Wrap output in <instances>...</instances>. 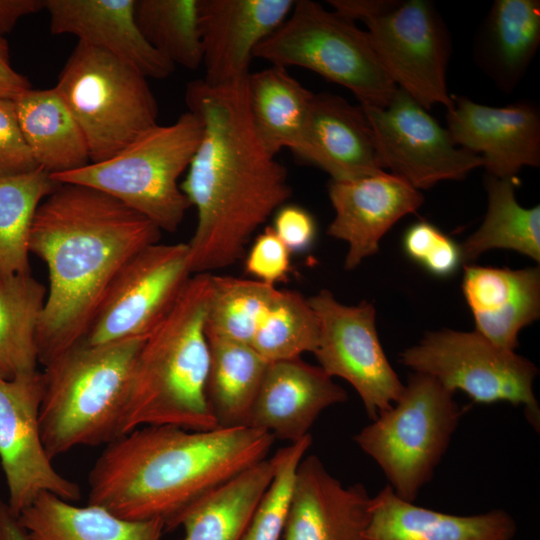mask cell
I'll return each instance as SVG.
<instances>
[{
  "mask_svg": "<svg viewBox=\"0 0 540 540\" xmlns=\"http://www.w3.org/2000/svg\"><path fill=\"white\" fill-rule=\"evenodd\" d=\"M38 168L23 136L15 101L0 98V176L27 173Z\"/></svg>",
  "mask_w": 540,
  "mask_h": 540,
  "instance_id": "obj_39",
  "label": "cell"
},
{
  "mask_svg": "<svg viewBox=\"0 0 540 540\" xmlns=\"http://www.w3.org/2000/svg\"><path fill=\"white\" fill-rule=\"evenodd\" d=\"M32 540H160L161 519H123L104 507L77 506L52 493H41L17 517Z\"/></svg>",
  "mask_w": 540,
  "mask_h": 540,
  "instance_id": "obj_26",
  "label": "cell"
},
{
  "mask_svg": "<svg viewBox=\"0 0 540 540\" xmlns=\"http://www.w3.org/2000/svg\"><path fill=\"white\" fill-rule=\"evenodd\" d=\"M445 234L427 221L411 225L403 236V249L406 255L422 265L437 249Z\"/></svg>",
  "mask_w": 540,
  "mask_h": 540,
  "instance_id": "obj_41",
  "label": "cell"
},
{
  "mask_svg": "<svg viewBox=\"0 0 540 540\" xmlns=\"http://www.w3.org/2000/svg\"><path fill=\"white\" fill-rule=\"evenodd\" d=\"M160 235L149 219L88 186L59 184L42 201L29 238L30 253L49 275L36 335L39 363L83 341L119 270Z\"/></svg>",
  "mask_w": 540,
  "mask_h": 540,
  "instance_id": "obj_2",
  "label": "cell"
},
{
  "mask_svg": "<svg viewBox=\"0 0 540 540\" xmlns=\"http://www.w3.org/2000/svg\"><path fill=\"white\" fill-rule=\"evenodd\" d=\"M372 47L395 85L426 110L453 105L446 82L448 29L428 0H375L362 20Z\"/></svg>",
  "mask_w": 540,
  "mask_h": 540,
  "instance_id": "obj_11",
  "label": "cell"
},
{
  "mask_svg": "<svg viewBox=\"0 0 540 540\" xmlns=\"http://www.w3.org/2000/svg\"><path fill=\"white\" fill-rule=\"evenodd\" d=\"M14 101L23 136L40 168L56 174L90 163L84 134L55 88L29 89Z\"/></svg>",
  "mask_w": 540,
  "mask_h": 540,
  "instance_id": "obj_28",
  "label": "cell"
},
{
  "mask_svg": "<svg viewBox=\"0 0 540 540\" xmlns=\"http://www.w3.org/2000/svg\"><path fill=\"white\" fill-rule=\"evenodd\" d=\"M516 177L488 175V208L481 226L462 245V261L471 264L491 249H508L540 261V206L522 207L516 200Z\"/></svg>",
  "mask_w": 540,
  "mask_h": 540,
  "instance_id": "obj_31",
  "label": "cell"
},
{
  "mask_svg": "<svg viewBox=\"0 0 540 540\" xmlns=\"http://www.w3.org/2000/svg\"><path fill=\"white\" fill-rule=\"evenodd\" d=\"M372 497L344 486L316 455L304 456L293 483L283 540H364Z\"/></svg>",
  "mask_w": 540,
  "mask_h": 540,
  "instance_id": "obj_19",
  "label": "cell"
},
{
  "mask_svg": "<svg viewBox=\"0 0 540 540\" xmlns=\"http://www.w3.org/2000/svg\"><path fill=\"white\" fill-rule=\"evenodd\" d=\"M272 65L299 66L349 89L361 105L385 108L398 87L366 31L311 0L295 1L286 20L255 49Z\"/></svg>",
  "mask_w": 540,
  "mask_h": 540,
  "instance_id": "obj_9",
  "label": "cell"
},
{
  "mask_svg": "<svg viewBox=\"0 0 540 540\" xmlns=\"http://www.w3.org/2000/svg\"><path fill=\"white\" fill-rule=\"evenodd\" d=\"M42 397L43 375L38 370L12 379L0 376V463L6 503L16 517L44 492L69 502L81 497L78 484L53 467L44 447L39 422Z\"/></svg>",
  "mask_w": 540,
  "mask_h": 540,
  "instance_id": "obj_15",
  "label": "cell"
},
{
  "mask_svg": "<svg viewBox=\"0 0 540 540\" xmlns=\"http://www.w3.org/2000/svg\"><path fill=\"white\" fill-rule=\"evenodd\" d=\"M134 18L144 39L171 63L190 70L202 64L198 0H135Z\"/></svg>",
  "mask_w": 540,
  "mask_h": 540,
  "instance_id": "obj_34",
  "label": "cell"
},
{
  "mask_svg": "<svg viewBox=\"0 0 540 540\" xmlns=\"http://www.w3.org/2000/svg\"><path fill=\"white\" fill-rule=\"evenodd\" d=\"M275 468L272 456L244 469L188 506L173 530L183 527V540H242Z\"/></svg>",
  "mask_w": 540,
  "mask_h": 540,
  "instance_id": "obj_25",
  "label": "cell"
},
{
  "mask_svg": "<svg viewBox=\"0 0 540 540\" xmlns=\"http://www.w3.org/2000/svg\"><path fill=\"white\" fill-rule=\"evenodd\" d=\"M207 339L206 399L217 427L246 426L268 362L249 344Z\"/></svg>",
  "mask_w": 540,
  "mask_h": 540,
  "instance_id": "obj_30",
  "label": "cell"
},
{
  "mask_svg": "<svg viewBox=\"0 0 540 540\" xmlns=\"http://www.w3.org/2000/svg\"><path fill=\"white\" fill-rule=\"evenodd\" d=\"M29 89L28 79L11 66L7 42L0 36V98L16 100Z\"/></svg>",
  "mask_w": 540,
  "mask_h": 540,
  "instance_id": "obj_42",
  "label": "cell"
},
{
  "mask_svg": "<svg viewBox=\"0 0 540 540\" xmlns=\"http://www.w3.org/2000/svg\"><path fill=\"white\" fill-rule=\"evenodd\" d=\"M211 296L212 273L192 275L170 313L144 340L133 368L123 435L147 425L218 428L206 399Z\"/></svg>",
  "mask_w": 540,
  "mask_h": 540,
  "instance_id": "obj_4",
  "label": "cell"
},
{
  "mask_svg": "<svg viewBox=\"0 0 540 540\" xmlns=\"http://www.w3.org/2000/svg\"><path fill=\"white\" fill-rule=\"evenodd\" d=\"M249 112L255 133L272 156L298 143L314 93L287 68L272 65L247 77Z\"/></svg>",
  "mask_w": 540,
  "mask_h": 540,
  "instance_id": "obj_29",
  "label": "cell"
},
{
  "mask_svg": "<svg viewBox=\"0 0 540 540\" xmlns=\"http://www.w3.org/2000/svg\"><path fill=\"white\" fill-rule=\"evenodd\" d=\"M271 228L291 253L308 251L315 242L317 225L310 212L285 203L273 214Z\"/></svg>",
  "mask_w": 540,
  "mask_h": 540,
  "instance_id": "obj_40",
  "label": "cell"
},
{
  "mask_svg": "<svg viewBox=\"0 0 540 540\" xmlns=\"http://www.w3.org/2000/svg\"><path fill=\"white\" fill-rule=\"evenodd\" d=\"M466 410L436 379L413 372L398 401L353 439L380 467L393 492L414 502L433 478Z\"/></svg>",
  "mask_w": 540,
  "mask_h": 540,
  "instance_id": "obj_7",
  "label": "cell"
},
{
  "mask_svg": "<svg viewBox=\"0 0 540 540\" xmlns=\"http://www.w3.org/2000/svg\"><path fill=\"white\" fill-rule=\"evenodd\" d=\"M54 88L84 134L90 163L112 158L158 124L146 77L86 44L75 46Z\"/></svg>",
  "mask_w": 540,
  "mask_h": 540,
  "instance_id": "obj_8",
  "label": "cell"
},
{
  "mask_svg": "<svg viewBox=\"0 0 540 540\" xmlns=\"http://www.w3.org/2000/svg\"><path fill=\"white\" fill-rule=\"evenodd\" d=\"M361 106L372 127L382 169L418 190L444 180H462L483 166L480 155L457 146L447 129L400 88L385 108Z\"/></svg>",
  "mask_w": 540,
  "mask_h": 540,
  "instance_id": "obj_14",
  "label": "cell"
},
{
  "mask_svg": "<svg viewBox=\"0 0 540 540\" xmlns=\"http://www.w3.org/2000/svg\"><path fill=\"white\" fill-rule=\"evenodd\" d=\"M293 0H198L205 78L209 84L249 75L257 46L288 17Z\"/></svg>",
  "mask_w": 540,
  "mask_h": 540,
  "instance_id": "obj_18",
  "label": "cell"
},
{
  "mask_svg": "<svg viewBox=\"0 0 540 540\" xmlns=\"http://www.w3.org/2000/svg\"><path fill=\"white\" fill-rule=\"evenodd\" d=\"M0 540H32L12 514L6 502L0 499Z\"/></svg>",
  "mask_w": 540,
  "mask_h": 540,
  "instance_id": "obj_44",
  "label": "cell"
},
{
  "mask_svg": "<svg viewBox=\"0 0 540 540\" xmlns=\"http://www.w3.org/2000/svg\"><path fill=\"white\" fill-rule=\"evenodd\" d=\"M278 292L257 280L212 274L206 336L251 345Z\"/></svg>",
  "mask_w": 540,
  "mask_h": 540,
  "instance_id": "obj_35",
  "label": "cell"
},
{
  "mask_svg": "<svg viewBox=\"0 0 540 540\" xmlns=\"http://www.w3.org/2000/svg\"><path fill=\"white\" fill-rule=\"evenodd\" d=\"M135 0H46L50 32L112 54L143 76L164 79L175 65L153 49L134 18Z\"/></svg>",
  "mask_w": 540,
  "mask_h": 540,
  "instance_id": "obj_22",
  "label": "cell"
},
{
  "mask_svg": "<svg viewBox=\"0 0 540 540\" xmlns=\"http://www.w3.org/2000/svg\"><path fill=\"white\" fill-rule=\"evenodd\" d=\"M247 77L218 85L199 79L186 87L189 111L203 126L180 185L197 213L187 243L192 275L211 273L243 258L254 232L292 194L287 169L255 133Z\"/></svg>",
  "mask_w": 540,
  "mask_h": 540,
  "instance_id": "obj_1",
  "label": "cell"
},
{
  "mask_svg": "<svg viewBox=\"0 0 540 540\" xmlns=\"http://www.w3.org/2000/svg\"><path fill=\"white\" fill-rule=\"evenodd\" d=\"M312 437L290 443L274 454L273 480L257 506L242 540H280L287 519L295 474Z\"/></svg>",
  "mask_w": 540,
  "mask_h": 540,
  "instance_id": "obj_37",
  "label": "cell"
},
{
  "mask_svg": "<svg viewBox=\"0 0 540 540\" xmlns=\"http://www.w3.org/2000/svg\"><path fill=\"white\" fill-rule=\"evenodd\" d=\"M201 120L188 111L169 125H155L110 159L51 174L59 184L101 191L174 232L191 206L178 180L202 137Z\"/></svg>",
  "mask_w": 540,
  "mask_h": 540,
  "instance_id": "obj_6",
  "label": "cell"
},
{
  "mask_svg": "<svg viewBox=\"0 0 540 540\" xmlns=\"http://www.w3.org/2000/svg\"><path fill=\"white\" fill-rule=\"evenodd\" d=\"M144 340L81 341L44 366L39 422L51 459L123 435L133 368Z\"/></svg>",
  "mask_w": 540,
  "mask_h": 540,
  "instance_id": "obj_5",
  "label": "cell"
},
{
  "mask_svg": "<svg viewBox=\"0 0 540 540\" xmlns=\"http://www.w3.org/2000/svg\"><path fill=\"white\" fill-rule=\"evenodd\" d=\"M452 99L447 131L457 146L481 153L488 175L516 177L523 167L540 165V114L534 104L492 107L464 96Z\"/></svg>",
  "mask_w": 540,
  "mask_h": 540,
  "instance_id": "obj_16",
  "label": "cell"
},
{
  "mask_svg": "<svg viewBox=\"0 0 540 540\" xmlns=\"http://www.w3.org/2000/svg\"><path fill=\"white\" fill-rule=\"evenodd\" d=\"M319 323L315 351L319 366L332 378L347 381L374 420L398 401L404 384L389 363L376 329V311L362 301L348 306L327 289L309 299Z\"/></svg>",
  "mask_w": 540,
  "mask_h": 540,
  "instance_id": "obj_13",
  "label": "cell"
},
{
  "mask_svg": "<svg viewBox=\"0 0 540 540\" xmlns=\"http://www.w3.org/2000/svg\"><path fill=\"white\" fill-rule=\"evenodd\" d=\"M413 372L429 375L444 388L466 393L474 402L522 405L538 432L540 408L533 390L536 365L515 351L501 348L477 331L450 329L427 333L400 354Z\"/></svg>",
  "mask_w": 540,
  "mask_h": 540,
  "instance_id": "obj_10",
  "label": "cell"
},
{
  "mask_svg": "<svg viewBox=\"0 0 540 540\" xmlns=\"http://www.w3.org/2000/svg\"><path fill=\"white\" fill-rule=\"evenodd\" d=\"M328 194L335 215L327 234L348 244L346 270L377 253L384 234L424 202L420 190L384 171L353 180H331Z\"/></svg>",
  "mask_w": 540,
  "mask_h": 540,
  "instance_id": "obj_17",
  "label": "cell"
},
{
  "mask_svg": "<svg viewBox=\"0 0 540 540\" xmlns=\"http://www.w3.org/2000/svg\"><path fill=\"white\" fill-rule=\"evenodd\" d=\"M540 44L538 0H496L476 44L479 65L505 92L514 89Z\"/></svg>",
  "mask_w": 540,
  "mask_h": 540,
  "instance_id": "obj_27",
  "label": "cell"
},
{
  "mask_svg": "<svg viewBox=\"0 0 540 540\" xmlns=\"http://www.w3.org/2000/svg\"><path fill=\"white\" fill-rule=\"evenodd\" d=\"M58 186L43 168L0 176V279L30 273L33 220L39 205Z\"/></svg>",
  "mask_w": 540,
  "mask_h": 540,
  "instance_id": "obj_33",
  "label": "cell"
},
{
  "mask_svg": "<svg viewBox=\"0 0 540 540\" xmlns=\"http://www.w3.org/2000/svg\"><path fill=\"white\" fill-rule=\"evenodd\" d=\"M291 151L328 173L332 181L383 171L363 107L331 93L313 95L302 135Z\"/></svg>",
  "mask_w": 540,
  "mask_h": 540,
  "instance_id": "obj_20",
  "label": "cell"
},
{
  "mask_svg": "<svg viewBox=\"0 0 540 540\" xmlns=\"http://www.w3.org/2000/svg\"><path fill=\"white\" fill-rule=\"evenodd\" d=\"M244 257L245 271L268 285L285 281L291 270V252L271 227L255 238Z\"/></svg>",
  "mask_w": 540,
  "mask_h": 540,
  "instance_id": "obj_38",
  "label": "cell"
},
{
  "mask_svg": "<svg viewBox=\"0 0 540 540\" xmlns=\"http://www.w3.org/2000/svg\"><path fill=\"white\" fill-rule=\"evenodd\" d=\"M319 338V323L309 300L293 290H279L251 342L268 363L313 353Z\"/></svg>",
  "mask_w": 540,
  "mask_h": 540,
  "instance_id": "obj_36",
  "label": "cell"
},
{
  "mask_svg": "<svg viewBox=\"0 0 540 540\" xmlns=\"http://www.w3.org/2000/svg\"><path fill=\"white\" fill-rule=\"evenodd\" d=\"M188 254L187 243H155L132 256L108 288L83 342L146 339L170 313L192 276Z\"/></svg>",
  "mask_w": 540,
  "mask_h": 540,
  "instance_id": "obj_12",
  "label": "cell"
},
{
  "mask_svg": "<svg viewBox=\"0 0 540 540\" xmlns=\"http://www.w3.org/2000/svg\"><path fill=\"white\" fill-rule=\"evenodd\" d=\"M516 530L504 510L448 514L403 500L387 485L372 497L364 540H512Z\"/></svg>",
  "mask_w": 540,
  "mask_h": 540,
  "instance_id": "obj_24",
  "label": "cell"
},
{
  "mask_svg": "<svg viewBox=\"0 0 540 540\" xmlns=\"http://www.w3.org/2000/svg\"><path fill=\"white\" fill-rule=\"evenodd\" d=\"M47 288L31 273L0 279V376L37 370L36 335Z\"/></svg>",
  "mask_w": 540,
  "mask_h": 540,
  "instance_id": "obj_32",
  "label": "cell"
},
{
  "mask_svg": "<svg viewBox=\"0 0 540 540\" xmlns=\"http://www.w3.org/2000/svg\"><path fill=\"white\" fill-rule=\"evenodd\" d=\"M46 8V0H0V36L10 32L17 21Z\"/></svg>",
  "mask_w": 540,
  "mask_h": 540,
  "instance_id": "obj_43",
  "label": "cell"
},
{
  "mask_svg": "<svg viewBox=\"0 0 540 540\" xmlns=\"http://www.w3.org/2000/svg\"><path fill=\"white\" fill-rule=\"evenodd\" d=\"M347 398L320 366L301 357L270 362L246 426L294 443L309 435L325 409Z\"/></svg>",
  "mask_w": 540,
  "mask_h": 540,
  "instance_id": "obj_21",
  "label": "cell"
},
{
  "mask_svg": "<svg viewBox=\"0 0 540 540\" xmlns=\"http://www.w3.org/2000/svg\"><path fill=\"white\" fill-rule=\"evenodd\" d=\"M462 290L475 331L515 351L520 331L540 316V270L464 265Z\"/></svg>",
  "mask_w": 540,
  "mask_h": 540,
  "instance_id": "obj_23",
  "label": "cell"
},
{
  "mask_svg": "<svg viewBox=\"0 0 540 540\" xmlns=\"http://www.w3.org/2000/svg\"><path fill=\"white\" fill-rule=\"evenodd\" d=\"M274 436L249 426L138 427L106 445L92 467L89 502L128 520L161 519L173 531L194 501L267 458Z\"/></svg>",
  "mask_w": 540,
  "mask_h": 540,
  "instance_id": "obj_3",
  "label": "cell"
}]
</instances>
